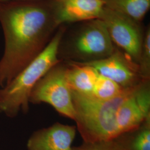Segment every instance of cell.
<instances>
[{"mask_svg":"<svg viewBox=\"0 0 150 150\" xmlns=\"http://www.w3.org/2000/svg\"><path fill=\"white\" fill-rule=\"evenodd\" d=\"M5 51L0 60V86H6L45 48L60 26L54 0L0 2Z\"/></svg>","mask_w":150,"mask_h":150,"instance_id":"1","label":"cell"},{"mask_svg":"<svg viewBox=\"0 0 150 150\" xmlns=\"http://www.w3.org/2000/svg\"><path fill=\"white\" fill-rule=\"evenodd\" d=\"M139 85L126 88L118 96L107 101L71 90L76 127L83 142L111 141L118 137L116 117L118 107Z\"/></svg>","mask_w":150,"mask_h":150,"instance_id":"2","label":"cell"},{"mask_svg":"<svg viewBox=\"0 0 150 150\" xmlns=\"http://www.w3.org/2000/svg\"><path fill=\"white\" fill-rule=\"evenodd\" d=\"M66 25H61L43 51L4 87L0 89V111L15 117L21 108L28 110L32 89L48 70L61 61L58 48Z\"/></svg>","mask_w":150,"mask_h":150,"instance_id":"3","label":"cell"},{"mask_svg":"<svg viewBox=\"0 0 150 150\" xmlns=\"http://www.w3.org/2000/svg\"><path fill=\"white\" fill-rule=\"evenodd\" d=\"M70 25V24H69ZM66 25L58 48V57L69 62L86 64L108 57L116 46L101 19Z\"/></svg>","mask_w":150,"mask_h":150,"instance_id":"4","label":"cell"},{"mask_svg":"<svg viewBox=\"0 0 150 150\" xmlns=\"http://www.w3.org/2000/svg\"><path fill=\"white\" fill-rule=\"evenodd\" d=\"M67 62L61 61L38 81L32 89L29 102L47 103L62 116L74 120L71 91L67 81Z\"/></svg>","mask_w":150,"mask_h":150,"instance_id":"5","label":"cell"},{"mask_svg":"<svg viewBox=\"0 0 150 150\" xmlns=\"http://www.w3.org/2000/svg\"><path fill=\"white\" fill-rule=\"evenodd\" d=\"M99 19L105 24L113 44L139 64L145 30L141 22L106 7Z\"/></svg>","mask_w":150,"mask_h":150,"instance_id":"6","label":"cell"},{"mask_svg":"<svg viewBox=\"0 0 150 150\" xmlns=\"http://www.w3.org/2000/svg\"><path fill=\"white\" fill-rule=\"evenodd\" d=\"M82 64L93 67L100 75L115 81L123 88L134 87L144 80L139 64L117 47L108 57Z\"/></svg>","mask_w":150,"mask_h":150,"instance_id":"7","label":"cell"},{"mask_svg":"<svg viewBox=\"0 0 150 150\" xmlns=\"http://www.w3.org/2000/svg\"><path fill=\"white\" fill-rule=\"evenodd\" d=\"M76 127L56 122L35 132L28 140V150H72Z\"/></svg>","mask_w":150,"mask_h":150,"instance_id":"8","label":"cell"},{"mask_svg":"<svg viewBox=\"0 0 150 150\" xmlns=\"http://www.w3.org/2000/svg\"><path fill=\"white\" fill-rule=\"evenodd\" d=\"M54 11L59 26L100 18L103 0H54Z\"/></svg>","mask_w":150,"mask_h":150,"instance_id":"9","label":"cell"},{"mask_svg":"<svg viewBox=\"0 0 150 150\" xmlns=\"http://www.w3.org/2000/svg\"><path fill=\"white\" fill-rule=\"evenodd\" d=\"M67 64V81L72 91L92 95L99 74L90 65L66 62Z\"/></svg>","mask_w":150,"mask_h":150,"instance_id":"10","label":"cell"},{"mask_svg":"<svg viewBox=\"0 0 150 150\" xmlns=\"http://www.w3.org/2000/svg\"><path fill=\"white\" fill-rule=\"evenodd\" d=\"M134 92L123 101L116 113V121L120 135L137 129L145 122L135 101Z\"/></svg>","mask_w":150,"mask_h":150,"instance_id":"11","label":"cell"},{"mask_svg":"<svg viewBox=\"0 0 150 150\" xmlns=\"http://www.w3.org/2000/svg\"><path fill=\"white\" fill-rule=\"evenodd\" d=\"M121 150H150V123L120 134L114 139Z\"/></svg>","mask_w":150,"mask_h":150,"instance_id":"12","label":"cell"},{"mask_svg":"<svg viewBox=\"0 0 150 150\" xmlns=\"http://www.w3.org/2000/svg\"><path fill=\"white\" fill-rule=\"evenodd\" d=\"M105 7L141 22L150 8V0H103Z\"/></svg>","mask_w":150,"mask_h":150,"instance_id":"13","label":"cell"},{"mask_svg":"<svg viewBox=\"0 0 150 150\" xmlns=\"http://www.w3.org/2000/svg\"><path fill=\"white\" fill-rule=\"evenodd\" d=\"M125 89L115 81L99 75L92 96L101 100H110L120 95Z\"/></svg>","mask_w":150,"mask_h":150,"instance_id":"14","label":"cell"},{"mask_svg":"<svg viewBox=\"0 0 150 150\" xmlns=\"http://www.w3.org/2000/svg\"><path fill=\"white\" fill-rule=\"evenodd\" d=\"M134 96L145 122L150 123V80L142 81L136 88Z\"/></svg>","mask_w":150,"mask_h":150,"instance_id":"15","label":"cell"},{"mask_svg":"<svg viewBox=\"0 0 150 150\" xmlns=\"http://www.w3.org/2000/svg\"><path fill=\"white\" fill-rule=\"evenodd\" d=\"M139 72L144 80H150V26L145 30V35L139 62Z\"/></svg>","mask_w":150,"mask_h":150,"instance_id":"16","label":"cell"},{"mask_svg":"<svg viewBox=\"0 0 150 150\" xmlns=\"http://www.w3.org/2000/svg\"><path fill=\"white\" fill-rule=\"evenodd\" d=\"M72 150H121L114 139L94 142H83L82 145L72 147Z\"/></svg>","mask_w":150,"mask_h":150,"instance_id":"17","label":"cell"},{"mask_svg":"<svg viewBox=\"0 0 150 150\" xmlns=\"http://www.w3.org/2000/svg\"><path fill=\"white\" fill-rule=\"evenodd\" d=\"M13 1V0H0V2H5V1Z\"/></svg>","mask_w":150,"mask_h":150,"instance_id":"18","label":"cell"}]
</instances>
